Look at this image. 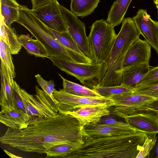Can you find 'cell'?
<instances>
[{"label":"cell","mask_w":158,"mask_h":158,"mask_svg":"<svg viewBox=\"0 0 158 158\" xmlns=\"http://www.w3.org/2000/svg\"><path fill=\"white\" fill-rule=\"evenodd\" d=\"M83 127L79 121L69 114H58L41 119L19 130L8 127L0 142L20 151L46 153L51 148L71 143L79 147L84 143Z\"/></svg>","instance_id":"cell-1"},{"label":"cell","mask_w":158,"mask_h":158,"mask_svg":"<svg viewBox=\"0 0 158 158\" xmlns=\"http://www.w3.org/2000/svg\"><path fill=\"white\" fill-rule=\"evenodd\" d=\"M147 136L137 131L116 136L84 137V143L67 158H136Z\"/></svg>","instance_id":"cell-2"},{"label":"cell","mask_w":158,"mask_h":158,"mask_svg":"<svg viewBox=\"0 0 158 158\" xmlns=\"http://www.w3.org/2000/svg\"><path fill=\"white\" fill-rule=\"evenodd\" d=\"M140 33L132 19L124 18L120 31L105 62L107 72L98 87L118 86L121 84L123 64L126 54Z\"/></svg>","instance_id":"cell-3"},{"label":"cell","mask_w":158,"mask_h":158,"mask_svg":"<svg viewBox=\"0 0 158 158\" xmlns=\"http://www.w3.org/2000/svg\"><path fill=\"white\" fill-rule=\"evenodd\" d=\"M16 22L27 29L43 44L49 57L77 63H90V60L84 55L67 48L55 39L46 26L27 6L19 5V16Z\"/></svg>","instance_id":"cell-4"},{"label":"cell","mask_w":158,"mask_h":158,"mask_svg":"<svg viewBox=\"0 0 158 158\" xmlns=\"http://www.w3.org/2000/svg\"><path fill=\"white\" fill-rule=\"evenodd\" d=\"M54 65L67 74L74 77L84 86L93 90L98 87L107 70L104 62L99 63H81L49 57Z\"/></svg>","instance_id":"cell-5"},{"label":"cell","mask_w":158,"mask_h":158,"mask_svg":"<svg viewBox=\"0 0 158 158\" xmlns=\"http://www.w3.org/2000/svg\"><path fill=\"white\" fill-rule=\"evenodd\" d=\"M117 35L114 27L101 19L92 25L88 39L95 63L105 62L115 41Z\"/></svg>","instance_id":"cell-6"},{"label":"cell","mask_w":158,"mask_h":158,"mask_svg":"<svg viewBox=\"0 0 158 158\" xmlns=\"http://www.w3.org/2000/svg\"><path fill=\"white\" fill-rule=\"evenodd\" d=\"M36 94L31 95L20 88V93L30 125L39 120L55 116L59 113L57 103L44 91L35 86Z\"/></svg>","instance_id":"cell-7"},{"label":"cell","mask_w":158,"mask_h":158,"mask_svg":"<svg viewBox=\"0 0 158 158\" xmlns=\"http://www.w3.org/2000/svg\"><path fill=\"white\" fill-rule=\"evenodd\" d=\"M108 98L112 101L111 107H113V109L110 112L123 118L138 111L148 110V107L156 100L132 91L114 95Z\"/></svg>","instance_id":"cell-8"},{"label":"cell","mask_w":158,"mask_h":158,"mask_svg":"<svg viewBox=\"0 0 158 158\" xmlns=\"http://www.w3.org/2000/svg\"><path fill=\"white\" fill-rule=\"evenodd\" d=\"M53 96L57 102L59 112L66 114L84 107L92 106H112V100L103 97H86L73 95L62 89H55Z\"/></svg>","instance_id":"cell-9"},{"label":"cell","mask_w":158,"mask_h":158,"mask_svg":"<svg viewBox=\"0 0 158 158\" xmlns=\"http://www.w3.org/2000/svg\"><path fill=\"white\" fill-rule=\"evenodd\" d=\"M61 11L68 31L76 43L81 52L91 60L94 59L89 47L85 24L77 17L66 8L60 5Z\"/></svg>","instance_id":"cell-10"},{"label":"cell","mask_w":158,"mask_h":158,"mask_svg":"<svg viewBox=\"0 0 158 158\" xmlns=\"http://www.w3.org/2000/svg\"><path fill=\"white\" fill-rule=\"evenodd\" d=\"M60 5L57 0H51L44 5L31 10L47 27L58 32H66L68 30Z\"/></svg>","instance_id":"cell-11"},{"label":"cell","mask_w":158,"mask_h":158,"mask_svg":"<svg viewBox=\"0 0 158 158\" xmlns=\"http://www.w3.org/2000/svg\"><path fill=\"white\" fill-rule=\"evenodd\" d=\"M140 34L154 49L158 56V25L152 20L146 10L141 9L132 18Z\"/></svg>","instance_id":"cell-12"},{"label":"cell","mask_w":158,"mask_h":158,"mask_svg":"<svg viewBox=\"0 0 158 158\" xmlns=\"http://www.w3.org/2000/svg\"><path fill=\"white\" fill-rule=\"evenodd\" d=\"M124 119L137 131L148 135L158 133V115L154 111H138L126 116Z\"/></svg>","instance_id":"cell-13"},{"label":"cell","mask_w":158,"mask_h":158,"mask_svg":"<svg viewBox=\"0 0 158 158\" xmlns=\"http://www.w3.org/2000/svg\"><path fill=\"white\" fill-rule=\"evenodd\" d=\"M0 73L1 81L0 112H6L17 108L11 87L14 80L11 72L2 60L1 61Z\"/></svg>","instance_id":"cell-14"},{"label":"cell","mask_w":158,"mask_h":158,"mask_svg":"<svg viewBox=\"0 0 158 158\" xmlns=\"http://www.w3.org/2000/svg\"><path fill=\"white\" fill-rule=\"evenodd\" d=\"M137 131L128 123L118 126L92 123L83 127L84 137H87L116 136L133 133Z\"/></svg>","instance_id":"cell-15"},{"label":"cell","mask_w":158,"mask_h":158,"mask_svg":"<svg viewBox=\"0 0 158 158\" xmlns=\"http://www.w3.org/2000/svg\"><path fill=\"white\" fill-rule=\"evenodd\" d=\"M145 40L139 38L131 44L125 56L123 68L140 63H149L151 57V47Z\"/></svg>","instance_id":"cell-16"},{"label":"cell","mask_w":158,"mask_h":158,"mask_svg":"<svg viewBox=\"0 0 158 158\" xmlns=\"http://www.w3.org/2000/svg\"><path fill=\"white\" fill-rule=\"evenodd\" d=\"M107 106H92L82 107L68 112L67 114L74 116L82 127L92 123H98L103 116L110 113Z\"/></svg>","instance_id":"cell-17"},{"label":"cell","mask_w":158,"mask_h":158,"mask_svg":"<svg viewBox=\"0 0 158 158\" xmlns=\"http://www.w3.org/2000/svg\"><path fill=\"white\" fill-rule=\"evenodd\" d=\"M150 68L149 63L132 65L122 69L121 84L133 89L144 79Z\"/></svg>","instance_id":"cell-18"},{"label":"cell","mask_w":158,"mask_h":158,"mask_svg":"<svg viewBox=\"0 0 158 158\" xmlns=\"http://www.w3.org/2000/svg\"><path fill=\"white\" fill-rule=\"evenodd\" d=\"M0 122L6 126L15 129H25L29 125L27 114L17 109L0 112Z\"/></svg>","instance_id":"cell-19"},{"label":"cell","mask_w":158,"mask_h":158,"mask_svg":"<svg viewBox=\"0 0 158 158\" xmlns=\"http://www.w3.org/2000/svg\"><path fill=\"white\" fill-rule=\"evenodd\" d=\"M0 18V39L8 46L11 55L18 54L23 46L18 40L15 29L6 25L1 15Z\"/></svg>","instance_id":"cell-20"},{"label":"cell","mask_w":158,"mask_h":158,"mask_svg":"<svg viewBox=\"0 0 158 158\" xmlns=\"http://www.w3.org/2000/svg\"><path fill=\"white\" fill-rule=\"evenodd\" d=\"M133 0H116L108 12L106 21L114 27L122 23L128 8Z\"/></svg>","instance_id":"cell-21"},{"label":"cell","mask_w":158,"mask_h":158,"mask_svg":"<svg viewBox=\"0 0 158 158\" xmlns=\"http://www.w3.org/2000/svg\"><path fill=\"white\" fill-rule=\"evenodd\" d=\"M18 39L28 53L36 57L48 58L49 55L47 50L43 44L38 40L33 39L23 34L21 35Z\"/></svg>","instance_id":"cell-22"},{"label":"cell","mask_w":158,"mask_h":158,"mask_svg":"<svg viewBox=\"0 0 158 158\" xmlns=\"http://www.w3.org/2000/svg\"><path fill=\"white\" fill-rule=\"evenodd\" d=\"M0 15L8 26L18 20L19 14V4L15 0H0Z\"/></svg>","instance_id":"cell-23"},{"label":"cell","mask_w":158,"mask_h":158,"mask_svg":"<svg viewBox=\"0 0 158 158\" xmlns=\"http://www.w3.org/2000/svg\"><path fill=\"white\" fill-rule=\"evenodd\" d=\"M100 0H71L70 11L77 17H86L93 12Z\"/></svg>","instance_id":"cell-24"},{"label":"cell","mask_w":158,"mask_h":158,"mask_svg":"<svg viewBox=\"0 0 158 158\" xmlns=\"http://www.w3.org/2000/svg\"><path fill=\"white\" fill-rule=\"evenodd\" d=\"M63 80V90L71 94L86 97H103L94 90L69 81L59 74Z\"/></svg>","instance_id":"cell-25"},{"label":"cell","mask_w":158,"mask_h":158,"mask_svg":"<svg viewBox=\"0 0 158 158\" xmlns=\"http://www.w3.org/2000/svg\"><path fill=\"white\" fill-rule=\"evenodd\" d=\"M79 148L77 145L71 143L56 145L47 150L45 158H66L69 154Z\"/></svg>","instance_id":"cell-26"},{"label":"cell","mask_w":158,"mask_h":158,"mask_svg":"<svg viewBox=\"0 0 158 158\" xmlns=\"http://www.w3.org/2000/svg\"><path fill=\"white\" fill-rule=\"evenodd\" d=\"M46 27L52 36L64 46L72 51L82 53L68 31L58 32Z\"/></svg>","instance_id":"cell-27"},{"label":"cell","mask_w":158,"mask_h":158,"mask_svg":"<svg viewBox=\"0 0 158 158\" xmlns=\"http://www.w3.org/2000/svg\"><path fill=\"white\" fill-rule=\"evenodd\" d=\"M94 90L102 96L108 98L114 95L132 91V89L126 86L120 85L113 86L99 87Z\"/></svg>","instance_id":"cell-28"},{"label":"cell","mask_w":158,"mask_h":158,"mask_svg":"<svg viewBox=\"0 0 158 158\" xmlns=\"http://www.w3.org/2000/svg\"><path fill=\"white\" fill-rule=\"evenodd\" d=\"M10 49L8 46L0 39V56L2 60L11 72L13 77H15L16 73Z\"/></svg>","instance_id":"cell-29"},{"label":"cell","mask_w":158,"mask_h":158,"mask_svg":"<svg viewBox=\"0 0 158 158\" xmlns=\"http://www.w3.org/2000/svg\"><path fill=\"white\" fill-rule=\"evenodd\" d=\"M156 134H147L136 158H148L150 152L155 145L157 138Z\"/></svg>","instance_id":"cell-30"},{"label":"cell","mask_w":158,"mask_h":158,"mask_svg":"<svg viewBox=\"0 0 158 158\" xmlns=\"http://www.w3.org/2000/svg\"><path fill=\"white\" fill-rule=\"evenodd\" d=\"M132 91L152 97L158 100V84L148 85H138L133 89Z\"/></svg>","instance_id":"cell-31"},{"label":"cell","mask_w":158,"mask_h":158,"mask_svg":"<svg viewBox=\"0 0 158 158\" xmlns=\"http://www.w3.org/2000/svg\"><path fill=\"white\" fill-rule=\"evenodd\" d=\"M35 77L38 84L43 90L45 92L52 100L57 104L53 95V93L55 89L54 81L52 80L47 81L43 79L39 74L35 75Z\"/></svg>","instance_id":"cell-32"},{"label":"cell","mask_w":158,"mask_h":158,"mask_svg":"<svg viewBox=\"0 0 158 158\" xmlns=\"http://www.w3.org/2000/svg\"><path fill=\"white\" fill-rule=\"evenodd\" d=\"M158 84V66L150 68L144 79L138 85H148Z\"/></svg>","instance_id":"cell-33"},{"label":"cell","mask_w":158,"mask_h":158,"mask_svg":"<svg viewBox=\"0 0 158 158\" xmlns=\"http://www.w3.org/2000/svg\"><path fill=\"white\" fill-rule=\"evenodd\" d=\"M11 87L17 109L26 113L25 109L20 94V90L21 88L15 81Z\"/></svg>","instance_id":"cell-34"},{"label":"cell","mask_w":158,"mask_h":158,"mask_svg":"<svg viewBox=\"0 0 158 158\" xmlns=\"http://www.w3.org/2000/svg\"><path fill=\"white\" fill-rule=\"evenodd\" d=\"M117 116L110 112L108 115L102 116L98 123L101 124L115 125L118 126L124 125L128 124L125 121H118L116 117Z\"/></svg>","instance_id":"cell-35"},{"label":"cell","mask_w":158,"mask_h":158,"mask_svg":"<svg viewBox=\"0 0 158 158\" xmlns=\"http://www.w3.org/2000/svg\"><path fill=\"white\" fill-rule=\"evenodd\" d=\"M32 9L43 6L49 3L51 0H31Z\"/></svg>","instance_id":"cell-36"},{"label":"cell","mask_w":158,"mask_h":158,"mask_svg":"<svg viewBox=\"0 0 158 158\" xmlns=\"http://www.w3.org/2000/svg\"><path fill=\"white\" fill-rule=\"evenodd\" d=\"M148 158H158V135L153 149L150 152Z\"/></svg>","instance_id":"cell-37"},{"label":"cell","mask_w":158,"mask_h":158,"mask_svg":"<svg viewBox=\"0 0 158 158\" xmlns=\"http://www.w3.org/2000/svg\"><path fill=\"white\" fill-rule=\"evenodd\" d=\"M148 110L155 112L158 115V100L152 102L148 107Z\"/></svg>","instance_id":"cell-38"},{"label":"cell","mask_w":158,"mask_h":158,"mask_svg":"<svg viewBox=\"0 0 158 158\" xmlns=\"http://www.w3.org/2000/svg\"><path fill=\"white\" fill-rule=\"evenodd\" d=\"M4 152L6 153V154L8 155L11 158H22V157L19 156H15L12 153H11L9 152H8V151H6V150H4Z\"/></svg>","instance_id":"cell-39"},{"label":"cell","mask_w":158,"mask_h":158,"mask_svg":"<svg viewBox=\"0 0 158 158\" xmlns=\"http://www.w3.org/2000/svg\"><path fill=\"white\" fill-rule=\"evenodd\" d=\"M156 8H157V9L158 15V0L157 3L156 4ZM157 18L158 19V16Z\"/></svg>","instance_id":"cell-40"},{"label":"cell","mask_w":158,"mask_h":158,"mask_svg":"<svg viewBox=\"0 0 158 158\" xmlns=\"http://www.w3.org/2000/svg\"><path fill=\"white\" fill-rule=\"evenodd\" d=\"M157 1L158 0H153L155 4L157 3Z\"/></svg>","instance_id":"cell-41"},{"label":"cell","mask_w":158,"mask_h":158,"mask_svg":"<svg viewBox=\"0 0 158 158\" xmlns=\"http://www.w3.org/2000/svg\"><path fill=\"white\" fill-rule=\"evenodd\" d=\"M156 22H157V24L158 25V22H157V21H156ZM157 66H158V65Z\"/></svg>","instance_id":"cell-42"}]
</instances>
